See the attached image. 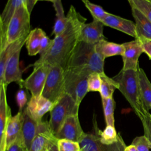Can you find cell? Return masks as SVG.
Segmentation results:
<instances>
[{"label": "cell", "mask_w": 151, "mask_h": 151, "mask_svg": "<svg viewBox=\"0 0 151 151\" xmlns=\"http://www.w3.org/2000/svg\"><path fill=\"white\" fill-rule=\"evenodd\" d=\"M67 17V24L64 31L54 37L49 52L43 58H39L34 65L45 63L50 65L60 66L65 70L71 53L79 42L81 28L87 20L73 5L70 6Z\"/></svg>", "instance_id": "obj_1"}, {"label": "cell", "mask_w": 151, "mask_h": 151, "mask_svg": "<svg viewBox=\"0 0 151 151\" xmlns=\"http://www.w3.org/2000/svg\"><path fill=\"white\" fill-rule=\"evenodd\" d=\"M104 58L96 50L95 45L79 41L71 53L65 70L90 74L104 73Z\"/></svg>", "instance_id": "obj_2"}, {"label": "cell", "mask_w": 151, "mask_h": 151, "mask_svg": "<svg viewBox=\"0 0 151 151\" xmlns=\"http://www.w3.org/2000/svg\"><path fill=\"white\" fill-rule=\"evenodd\" d=\"M137 70L122 69L113 79L118 83V90L129 102L134 113L139 117L146 111L144 110L140 101Z\"/></svg>", "instance_id": "obj_3"}, {"label": "cell", "mask_w": 151, "mask_h": 151, "mask_svg": "<svg viewBox=\"0 0 151 151\" xmlns=\"http://www.w3.org/2000/svg\"><path fill=\"white\" fill-rule=\"evenodd\" d=\"M78 105L68 94H64L54 104L50 112V118L48 122L50 129L55 136L65 120L69 116L78 114Z\"/></svg>", "instance_id": "obj_4"}, {"label": "cell", "mask_w": 151, "mask_h": 151, "mask_svg": "<svg viewBox=\"0 0 151 151\" xmlns=\"http://www.w3.org/2000/svg\"><path fill=\"white\" fill-rule=\"evenodd\" d=\"M30 14L25 5V0L18 6L8 26L7 31L8 45L23 37H28L30 32Z\"/></svg>", "instance_id": "obj_5"}, {"label": "cell", "mask_w": 151, "mask_h": 151, "mask_svg": "<svg viewBox=\"0 0 151 151\" xmlns=\"http://www.w3.org/2000/svg\"><path fill=\"white\" fill-rule=\"evenodd\" d=\"M64 94V70L58 65H50L41 95L55 104Z\"/></svg>", "instance_id": "obj_6"}, {"label": "cell", "mask_w": 151, "mask_h": 151, "mask_svg": "<svg viewBox=\"0 0 151 151\" xmlns=\"http://www.w3.org/2000/svg\"><path fill=\"white\" fill-rule=\"evenodd\" d=\"M88 76L71 70H64L65 93L70 96L78 105L88 92Z\"/></svg>", "instance_id": "obj_7"}, {"label": "cell", "mask_w": 151, "mask_h": 151, "mask_svg": "<svg viewBox=\"0 0 151 151\" xmlns=\"http://www.w3.org/2000/svg\"><path fill=\"white\" fill-rule=\"evenodd\" d=\"M99 130L96 124L94 133H85L78 142L81 151H124L126 146L120 135L119 140L112 145H104L99 139Z\"/></svg>", "instance_id": "obj_8"}, {"label": "cell", "mask_w": 151, "mask_h": 151, "mask_svg": "<svg viewBox=\"0 0 151 151\" xmlns=\"http://www.w3.org/2000/svg\"><path fill=\"white\" fill-rule=\"evenodd\" d=\"M31 74L24 80L23 87L29 90L32 96H41L45 83L50 65L43 63L34 65Z\"/></svg>", "instance_id": "obj_9"}, {"label": "cell", "mask_w": 151, "mask_h": 151, "mask_svg": "<svg viewBox=\"0 0 151 151\" xmlns=\"http://www.w3.org/2000/svg\"><path fill=\"white\" fill-rule=\"evenodd\" d=\"M58 139L51 132L48 123L41 122L39 123L38 133L33 140L29 151H50L57 144Z\"/></svg>", "instance_id": "obj_10"}, {"label": "cell", "mask_w": 151, "mask_h": 151, "mask_svg": "<svg viewBox=\"0 0 151 151\" xmlns=\"http://www.w3.org/2000/svg\"><path fill=\"white\" fill-rule=\"evenodd\" d=\"M124 47V52L122 57L124 70L137 71L139 67V58L140 55L144 52L142 44L137 39L123 43Z\"/></svg>", "instance_id": "obj_11"}, {"label": "cell", "mask_w": 151, "mask_h": 151, "mask_svg": "<svg viewBox=\"0 0 151 151\" xmlns=\"http://www.w3.org/2000/svg\"><path fill=\"white\" fill-rule=\"evenodd\" d=\"M84 133L85 132L81 128L78 114H76L67 118L55 136L58 140L67 139L79 142Z\"/></svg>", "instance_id": "obj_12"}, {"label": "cell", "mask_w": 151, "mask_h": 151, "mask_svg": "<svg viewBox=\"0 0 151 151\" xmlns=\"http://www.w3.org/2000/svg\"><path fill=\"white\" fill-rule=\"evenodd\" d=\"M24 0H9L0 17V51L7 45V31L9 22L17 9L22 4Z\"/></svg>", "instance_id": "obj_13"}, {"label": "cell", "mask_w": 151, "mask_h": 151, "mask_svg": "<svg viewBox=\"0 0 151 151\" xmlns=\"http://www.w3.org/2000/svg\"><path fill=\"white\" fill-rule=\"evenodd\" d=\"M6 87L5 84L0 85V151L6 150V130L11 116V109L6 101Z\"/></svg>", "instance_id": "obj_14"}, {"label": "cell", "mask_w": 151, "mask_h": 151, "mask_svg": "<svg viewBox=\"0 0 151 151\" xmlns=\"http://www.w3.org/2000/svg\"><path fill=\"white\" fill-rule=\"evenodd\" d=\"M103 26L101 22L96 20L88 24H84L80 33L79 41L95 45L105 40L103 34Z\"/></svg>", "instance_id": "obj_15"}, {"label": "cell", "mask_w": 151, "mask_h": 151, "mask_svg": "<svg viewBox=\"0 0 151 151\" xmlns=\"http://www.w3.org/2000/svg\"><path fill=\"white\" fill-rule=\"evenodd\" d=\"M54 104L42 95L31 96L25 107L30 116L36 122H42V118L48 111H50Z\"/></svg>", "instance_id": "obj_16"}, {"label": "cell", "mask_w": 151, "mask_h": 151, "mask_svg": "<svg viewBox=\"0 0 151 151\" xmlns=\"http://www.w3.org/2000/svg\"><path fill=\"white\" fill-rule=\"evenodd\" d=\"M21 50L17 51L9 60L4 73V84L7 86L9 83L15 82L21 88L23 87L24 80L22 77V72L19 67V59Z\"/></svg>", "instance_id": "obj_17"}, {"label": "cell", "mask_w": 151, "mask_h": 151, "mask_svg": "<svg viewBox=\"0 0 151 151\" xmlns=\"http://www.w3.org/2000/svg\"><path fill=\"white\" fill-rule=\"evenodd\" d=\"M102 23L104 25L120 31L135 38H136L135 23L132 21L109 13Z\"/></svg>", "instance_id": "obj_18"}, {"label": "cell", "mask_w": 151, "mask_h": 151, "mask_svg": "<svg viewBox=\"0 0 151 151\" xmlns=\"http://www.w3.org/2000/svg\"><path fill=\"white\" fill-rule=\"evenodd\" d=\"M132 14L135 21L136 38L151 40V21L139 9L130 5Z\"/></svg>", "instance_id": "obj_19"}, {"label": "cell", "mask_w": 151, "mask_h": 151, "mask_svg": "<svg viewBox=\"0 0 151 151\" xmlns=\"http://www.w3.org/2000/svg\"><path fill=\"white\" fill-rule=\"evenodd\" d=\"M23 121V111L9 117L6 130V149L22 135Z\"/></svg>", "instance_id": "obj_20"}, {"label": "cell", "mask_w": 151, "mask_h": 151, "mask_svg": "<svg viewBox=\"0 0 151 151\" xmlns=\"http://www.w3.org/2000/svg\"><path fill=\"white\" fill-rule=\"evenodd\" d=\"M24 121L22 127V135L25 144L29 151L31 143L38 133L39 123L30 116L27 109L23 110Z\"/></svg>", "instance_id": "obj_21"}, {"label": "cell", "mask_w": 151, "mask_h": 151, "mask_svg": "<svg viewBox=\"0 0 151 151\" xmlns=\"http://www.w3.org/2000/svg\"><path fill=\"white\" fill-rule=\"evenodd\" d=\"M27 37H23L9 44L2 51H0V85L4 84V73L6 64L11 57L26 42Z\"/></svg>", "instance_id": "obj_22"}, {"label": "cell", "mask_w": 151, "mask_h": 151, "mask_svg": "<svg viewBox=\"0 0 151 151\" xmlns=\"http://www.w3.org/2000/svg\"><path fill=\"white\" fill-rule=\"evenodd\" d=\"M137 71L141 103L144 110L149 112L151 110V83L142 68L139 67Z\"/></svg>", "instance_id": "obj_23"}, {"label": "cell", "mask_w": 151, "mask_h": 151, "mask_svg": "<svg viewBox=\"0 0 151 151\" xmlns=\"http://www.w3.org/2000/svg\"><path fill=\"white\" fill-rule=\"evenodd\" d=\"M95 47L97 52L104 59L114 55L122 56L124 52V47L123 44H119L109 42L106 40H103L95 44Z\"/></svg>", "instance_id": "obj_24"}, {"label": "cell", "mask_w": 151, "mask_h": 151, "mask_svg": "<svg viewBox=\"0 0 151 151\" xmlns=\"http://www.w3.org/2000/svg\"><path fill=\"white\" fill-rule=\"evenodd\" d=\"M45 34V32L40 28H36L30 31L25 42L29 55L33 56L40 53L41 40Z\"/></svg>", "instance_id": "obj_25"}, {"label": "cell", "mask_w": 151, "mask_h": 151, "mask_svg": "<svg viewBox=\"0 0 151 151\" xmlns=\"http://www.w3.org/2000/svg\"><path fill=\"white\" fill-rule=\"evenodd\" d=\"M51 2L52 3L56 15V19L52 32V34L55 37L60 35L64 31L68 20L67 15H65L61 1L59 0H52Z\"/></svg>", "instance_id": "obj_26"}, {"label": "cell", "mask_w": 151, "mask_h": 151, "mask_svg": "<svg viewBox=\"0 0 151 151\" xmlns=\"http://www.w3.org/2000/svg\"><path fill=\"white\" fill-rule=\"evenodd\" d=\"M101 86L100 93L101 99H109L113 97V93L116 89H118V83L113 79L108 77L104 73H101Z\"/></svg>", "instance_id": "obj_27"}, {"label": "cell", "mask_w": 151, "mask_h": 151, "mask_svg": "<svg viewBox=\"0 0 151 151\" xmlns=\"http://www.w3.org/2000/svg\"><path fill=\"white\" fill-rule=\"evenodd\" d=\"M120 134H117L114 126H106L103 131L99 130L100 142L104 145H112L116 143L119 139Z\"/></svg>", "instance_id": "obj_28"}, {"label": "cell", "mask_w": 151, "mask_h": 151, "mask_svg": "<svg viewBox=\"0 0 151 151\" xmlns=\"http://www.w3.org/2000/svg\"><path fill=\"white\" fill-rule=\"evenodd\" d=\"M101 101L106 126L114 127V113L116 103L113 97L109 99H101Z\"/></svg>", "instance_id": "obj_29"}, {"label": "cell", "mask_w": 151, "mask_h": 151, "mask_svg": "<svg viewBox=\"0 0 151 151\" xmlns=\"http://www.w3.org/2000/svg\"><path fill=\"white\" fill-rule=\"evenodd\" d=\"M83 2L90 12L93 18V20L102 22L109 14V13L105 11L101 6L93 4L87 0H84Z\"/></svg>", "instance_id": "obj_30"}, {"label": "cell", "mask_w": 151, "mask_h": 151, "mask_svg": "<svg viewBox=\"0 0 151 151\" xmlns=\"http://www.w3.org/2000/svg\"><path fill=\"white\" fill-rule=\"evenodd\" d=\"M130 5L139 9L151 21V0H129Z\"/></svg>", "instance_id": "obj_31"}, {"label": "cell", "mask_w": 151, "mask_h": 151, "mask_svg": "<svg viewBox=\"0 0 151 151\" xmlns=\"http://www.w3.org/2000/svg\"><path fill=\"white\" fill-rule=\"evenodd\" d=\"M139 118L143 126L144 136L149 142L150 149H151V114L149 111H145V113L139 116Z\"/></svg>", "instance_id": "obj_32"}, {"label": "cell", "mask_w": 151, "mask_h": 151, "mask_svg": "<svg viewBox=\"0 0 151 151\" xmlns=\"http://www.w3.org/2000/svg\"><path fill=\"white\" fill-rule=\"evenodd\" d=\"M88 90L89 91L100 92L101 86V79L100 74L98 73L94 72L89 74L87 78Z\"/></svg>", "instance_id": "obj_33"}, {"label": "cell", "mask_w": 151, "mask_h": 151, "mask_svg": "<svg viewBox=\"0 0 151 151\" xmlns=\"http://www.w3.org/2000/svg\"><path fill=\"white\" fill-rule=\"evenodd\" d=\"M58 151H81L78 142L67 139H59L57 141Z\"/></svg>", "instance_id": "obj_34"}, {"label": "cell", "mask_w": 151, "mask_h": 151, "mask_svg": "<svg viewBox=\"0 0 151 151\" xmlns=\"http://www.w3.org/2000/svg\"><path fill=\"white\" fill-rule=\"evenodd\" d=\"M137 151H150V143L147 138L143 135L136 137L132 142Z\"/></svg>", "instance_id": "obj_35"}, {"label": "cell", "mask_w": 151, "mask_h": 151, "mask_svg": "<svg viewBox=\"0 0 151 151\" xmlns=\"http://www.w3.org/2000/svg\"><path fill=\"white\" fill-rule=\"evenodd\" d=\"M52 44V40H51L46 34L42 37L40 51V58H43L50 51Z\"/></svg>", "instance_id": "obj_36"}, {"label": "cell", "mask_w": 151, "mask_h": 151, "mask_svg": "<svg viewBox=\"0 0 151 151\" xmlns=\"http://www.w3.org/2000/svg\"><path fill=\"white\" fill-rule=\"evenodd\" d=\"M5 151H28L22 135L19 136L12 144L8 147Z\"/></svg>", "instance_id": "obj_37"}, {"label": "cell", "mask_w": 151, "mask_h": 151, "mask_svg": "<svg viewBox=\"0 0 151 151\" xmlns=\"http://www.w3.org/2000/svg\"><path fill=\"white\" fill-rule=\"evenodd\" d=\"M16 101L19 108V111H22L23 108L25 107L27 102V97L25 91L19 89L16 94Z\"/></svg>", "instance_id": "obj_38"}, {"label": "cell", "mask_w": 151, "mask_h": 151, "mask_svg": "<svg viewBox=\"0 0 151 151\" xmlns=\"http://www.w3.org/2000/svg\"><path fill=\"white\" fill-rule=\"evenodd\" d=\"M139 40L142 44L144 52H145L149 58L151 59V40L146 39H139Z\"/></svg>", "instance_id": "obj_39"}, {"label": "cell", "mask_w": 151, "mask_h": 151, "mask_svg": "<svg viewBox=\"0 0 151 151\" xmlns=\"http://www.w3.org/2000/svg\"><path fill=\"white\" fill-rule=\"evenodd\" d=\"M37 2V1H35V0H25L26 7L30 14L31 13V11L34 8L35 4Z\"/></svg>", "instance_id": "obj_40"}, {"label": "cell", "mask_w": 151, "mask_h": 151, "mask_svg": "<svg viewBox=\"0 0 151 151\" xmlns=\"http://www.w3.org/2000/svg\"><path fill=\"white\" fill-rule=\"evenodd\" d=\"M124 151H137V150L134 146L130 145L128 146H126Z\"/></svg>", "instance_id": "obj_41"}, {"label": "cell", "mask_w": 151, "mask_h": 151, "mask_svg": "<svg viewBox=\"0 0 151 151\" xmlns=\"http://www.w3.org/2000/svg\"><path fill=\"white\" fill-rule=\"evenodd\" d=\"M50 151H58V146H57V144L54 145L51 149Z\"/></svg>", "instance_id": "obj_42"}]
</instances>
